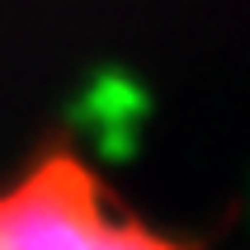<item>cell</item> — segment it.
<instances>
[{
	"label": "cell",
	"instance_id": "6da1fadb",
	"mask_svg": "<svg viewBox=\"0 0 250 250\" xmlns=\"http://www.w3.org/2000/svg\"><path fill=\"white\" fill-rule=\"evenodd\" d=\"M0 250H180L113 212L104 184L76 156H42L0 194Z\"/></svg>",
	"mask_w": 250,
	"mask_h": 250
}]
</instances>
